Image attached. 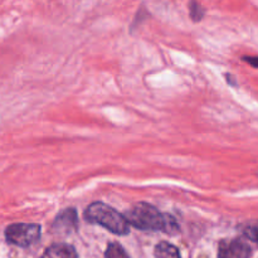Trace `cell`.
<instances>
[{"label": "cell", "instance_id": "1", "mask_svg": "<svg viewBox=\"0 0 258 258\" xmlns=\"http://www.w3.org/2000/svg\"><path fill=\"white\" fill-rule=\"evenodd\" d=\"M128 226H134L140 231H154L164 232L170 236H174L179 232V226L176 219L170 214H164L148 203L135 204L125 216Z\"/></svg>", "mask_w": 258, "mask_h": 258}, {"label": "cell", "instance_id": "2", "mask_svg": "<svg viewBox=\"0 0 258 258\" xmlns=\"http://www.w3.org/2000/svg\"><path fill=\"white\" fill-rule=\"evenodd\" d=\"M85 218L90 223L98 224L117 236H126L130 232V226L125 216L101 202H95L87 207L85 212Z\"/></svg>", "mask_w": 258, "mask_h": 258}, {"label": "cell", "instance_id": "3", "mask_svg": "<svg viewBox=\"0 0 258 258\" xmlns=\"http://www.w3.org/2000/svg\"><path fill=\"white\" fill-rule=\"evenodd\" d=\"M5 238L10 244L29 247L39 241L40 226L35 223H14L5 229Z\"/></svg>", "mask_w": 258, "mask_h": 258}, {"label": "cell", "instance_id": "4", "mask_svg": "<svg viewBox=\"0 0 258 258\" xmlns=\"http://www.w3.org/2000/svg\"><path fill=\"white\" fill-rule=\"evenodd\" d=\"M251 254L248 243L239 238L223 239L218 246V258H249Z\"/></svg>", "mask_w": 258, "mask_h": 258}, {"label": "cell", "instance_id": "5", "mask_svg": "<svg viewBox=\"0 0 258 258\" xmlns=\"http://www.w3.org/2000/svg\"><path fill=\"white\" fill-rule=\"evenodd\" d=\"M77 214H76L75 209H66L63 211L59 216L55 218L54 224H53V228L57 229V231H75L77 228Z\"/></svg>", "mask_w": 258, "mask_h": 258}, {"label": "cell", "instance_id": "6", "mask_svg": "<svg viewBox=\"0 0 258 258\" xmlns=\"http://www.w3.org/2000/svg\"><path fill=\"white\" fill-rule=\"evenodd\" d=\"M42 258H78L77 252L71 244L55 243L48 247Z\"/></svg>", "mask_w": 258, "mask_h": 258}, {"label": "cell", "instance_id": "7", "mask_svg": "<svg viewBox=\"0 0 258 258\" xmlns=\"http://www.w3.org/2000/svg\"><path fill=\"white\" fill-rule=\"evenodd\" d=\"M154 258H181L180 252L169 242H160L154 249Z\"/></svg>", "mask_w": 258, "mask_h": 258}, {"label": "cell", "instance_id": "8", "mask_svg": "<svg viewBox=\"0 0 258 258\" xmlns=\"http://www.w3.org/2000/svg\"><path fill=\"white\" fill-rule=\"evenodd\" d=\"M106 258H130L126 253V251L123 249V247L121 244L115 243H110L107 246V249H106V253H105Z\"/></svg>", "mask_w": 258, "mask_h": 258}, {"label": "cell", "instance_id": "9", "mask_svg": "<svg viewBox=\"0 0 258 258\" xmlns=\"http://www.w3.org/2000/svg\"><path fill=\"white\" fill-rule=\"evenodd\" d=\"M256 233H257L256 226H252L251 229L247 228L246 232H244V234H246L247 237H249V239H251L252 242H256Z\"/></svg>", "mask_w": 258, "mask_h": 258}]
</instances>
